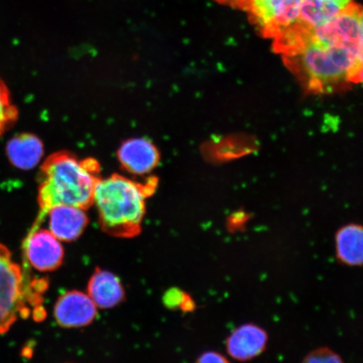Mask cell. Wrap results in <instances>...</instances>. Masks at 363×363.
Here are the masks:
<instances>
[{
  "mask_svg": "<svg viewBox=\"0 0 363 363\" xmlns=\"http://www.w3.org/2000/svg\"><path fill=\"white\" fill-rule=\"evenodd\" d=\"M272 48L307 92H342L362 81V9L355 1L325 24L298 21L272 40Z\"/></svg>",
  "mask_w": 363,
  "mask_h": 363,
  "instance_id": "1",
  "label": "cell"
},
{
  "mask_svg": "<svg viewBox=\"0 0 363 363\" xmlns=\"http://www.w3.org/2000/svg\"><path fill=\"white\" fill-rule=\"evenodd\" d=\"M101 165L94 158L79 159L68 152L52 154L40 171L38 190L39 225L52 207L67 206L87 210L93 204L101 179Z\"/></svg>",
  "mask_w": 363,
  "mask_h": 363,
  "instance_id": "2",
  "label": "cell"
},
{
  "mask_svg": "<svg viewBox=\"0 0 363 363\" xmlns=\"http://www.w3.org/2000/svg\"><path fill=\"white\" fill-rule=\"evenodd\" d=\"M156 178L136 182L113 174L99 180L93 204L96 206L99 223L113 237L131 238L142 231L147 199L155 191Z\"/></svg>",
  "mask_w": 363,
  "mask_h": 363,
  "instance_id": "3",
  "label": "cell"
},
{
  "mask_svg": "<svg viewBox=\"0 0 363 363\" xmlns=\"http://www.w3.org/2000/svg\"><path fill=\"white\" fill-rule=\"evenodd\" d=\"M30 284L11 252L0 244V335L6 334L21 316L29 315Z\"/></svg>",
  "mask_w": 363,
  "mask_h": 363,
  "instance_id": "4",
  "label": "cell"
},
{
  "mask_svg": "<svg viewBox=\"0 0 363 363\" xmlns=\"http://www.w3.org/2000/svg\"><path fill=\"white\" fill-rule=\"evenodd\" d=\"M301 0H247L244 11L264 38L274 40L298 19Z\"/></svg>",
  "mask_w": 363,
  "mask_h": 363,
  "instance_id": "5",
  "label": "cell"
},
{
  "mask_svg": "<svg viewBox=\"0 0 363 363\" xmlns=\"http://www.w3.org/2000/svg\"><path fill=\"white\" fill-rule=\"evenodd\" d=\"M61 242L48 229L34 225L23 245L27 263L39 272L57 269L65 257Z\"/></svg>",
  "mask_w": 363,
  "mask_h": 363,
  "instance_id": "6",
  "label": "cell"
},
{
  "mask_svg": "<svg viewBox=\"0 0 363 363\" xmlns=\"http://www.w3.org/2000/svg\"><path fill=\"white\" fill-rule=\"evenodd\" d=\"M97 308L88 294L72 290L57 299L54 316L62 328H83L94 320Z\"/></svg>",
  "mask_w": 363,
  "mask_h": 363,
  "instance_id": "7",
  "label": "cell"
},
{
  "mask_svg": "<svg viewBox=\"0 0 363 363\" xmlns=\"http://www.w3.org/2000/svg\"><path fill=\"white\" fill-rule=\"evenodd\" d=\"M269 335L264 329L255 324H244L230 333L226 340L229 356L240 362L253 359L265 351Z\"/></svg>",
  "mask_w": 363,
  "mask_h": 363,
  "instance_id": "8",
  "label": "cell"
},
{
  "mask_svg": "<svg viewBox=\"0 0 363 363\" xmlns=\"http://www.w3.org/2000/svg\"><path fill=\"white\" fill-rule=\"evenodd\" d=\"M118 158L122 167L130 174L147 175L158 165L160 153L150 140L134 138L121 145Z\"/></svg>",
  "mask_w": 363,
  "mask_h": 363,
  "instance_id": "9",
  "label": "cell"
},
{
  "mask_svg": "<svg viewBox=\"0 0 363 363\" xmlns=\"http://www.w3.org/2000/svg\"><path fill=\"white\" fill-rule=\"evenodd\" d=\"M48 216V230L60 242H70L83 234L89 224L85 210L79 207L57 206L52 207Z\"/></svg>",
  "mask_w": 363,
  "mask_h": 363,
  "instance_id": "10",
  "label": "cell"
},
{
  "mask_svg": "<svg viewBox=\"0 0 363 363\" xmlns=\"http://www.w3.org/2000/svg\"><path fill=\"white\" fill-rule=\"evenodd\" d=\"M88 294L97 308L106 310L124 301L125 290L120 279L112 272L96 269L89 279Z\"/></svg>",
  "mask_w": 363,
  "mask_h": 363,
  "instance_id": "11",
  "label": "cell"
},
{
  "mask_svg": "<svg viewBox=\"0 0 363 363\" xmlns=\"http://www.w3.org/2000/svg\"><path fill=\"white\" fill-rule=\"evenodd\" d=\"M9 160L17 169H34L42 160L44 147L42 140L33 134H20L13 138L6 147Z\"/></svg>",
  "mask_w": 363,
  "mask_h": 363,
  "instance_id": "12",
  "label": "cell"
},
{
  "mask_svg": "<svg viewBox=\"0 0 363 363\" xmlns=\"http://www.w3.org/2000/svg\"><path fill=\"white\" fill-rule=\"evenodd\" d=\"M335 254L337 260L348 267L362 266L363 262L362 227L349 224L335 235Z\"/></svg>",
  "mask_w": 363,
  "mask_h": 363,
  "instance_id": "13",
  "label": "cell"
},
{
  "mask_svg": "<svg viewBox=\"0 0 363 363\" xmlns=\"http://www.w3.org/2000/svg\"><path fill=\"white\" fill-rule=\"evenodd\" d=\"M355 0H301L298 21L308 27L325 24Z\"/></svg>",
  "mask_w": 363,
  "mask_h": 363,
  "instance_id": "14",
  "label": "cell"
},
{
  "mask_svg": "<svg viewBox=\"0 0 363 363\" xmlns=\"http://www.w3.org/2000/svg\"><path fill=\"white\" fill-rule=\"evenodd\" d=\"M18 110L11 101L10 91L0 79V138L15 124Z\"/></svg>",
  "mask_w": 363,
  "mask_h": 363,
  "instance_id": "15",
  "label": "cell"
},
{
  "mask_svg": "<svg viewBox=\"0 0 363 363\" xmlns=\"http://www.w3.org/2000/svg\"><path fill=\"white\" fill-rule=\"evenodd\" d=\"M164 302L170 308H180L184 312L192 311L195 308V303L189 294L180 289H171L165 294Z\"/></svg>",
  "mask_w": 363,
  "mask_h": 363,
  "instance_id": "16",
  "label": "cell"
},
{
  "mask_svg": "<svg viewBox=\"0 0 363 363\" xmlns=\"http://www.w3.org/2000/svg\"><path fill=\"white\" fill-rule=\"evenodd\" d=\"M302 363H344L342 357L331 349L320 347L311 352Z\"/></svg>",
  "mask_w": 363,
  "mask_h": 363,
  "instance_id": "17",
  "label": "cell"
},
{
  "mask_svg": "<svg viewBox=\"0 0 363 363\" xmlns=\"http://www.w3.org/2000/svg\"><path fill=\"white\" fill-rule=\"evenodd\" d=\"M196 363H230L227 358L222 355V354L208 351L202 354L201 357L198 358Z\"/></svg>",
  "mask_w": 363,
  "mask_h": 363,
  "instance_id": "18",
  "label": "cell"
},
{
  "mask_svg": "<svg viewBox=\"0 0 363 363\" xmlns=\"http://www.w3.org/2000/svg\"><path fill=\"white\" fill-rule=\"evenodd\" d=\"M215 1L223 4V6L238 9V10L244 11L247 0H215Z\"/></svg>",
  "mask_w": 363,
  "mask_h": 363,
  "instance_id": "19",
  "label": "cell"
}]
</instances>
